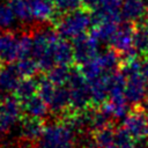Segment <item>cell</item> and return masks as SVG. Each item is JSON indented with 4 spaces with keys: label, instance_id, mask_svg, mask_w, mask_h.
<instances>
[{
    "label": "cell",
    "instance_id": "5bb4252c",
    "mask_svg": "<svg viewBox=\"0 0 148 148\" xmlns=\"http://www.w3.org/2000/svg\"><path fill=\"white\" fill-rule=\"evenodd\" d=\"M50 111L54 114H65L71 109V95L67 87H57L50 103Z\"/></svg>",
    "mask_w": 148,
    "mask_h": 148
},
{
    "label": "cell",
    "instance_id": "484cf974",
    "mask_svg": "<svg viewBox=\"0 0 148 148\" xmlns=\"http://www.w3.org/2000/svg\"><path fill=\"white\" fill-rule=\"evenodd\" d=\"M108 148H139L136 142L131 138L126 130L121 126L116 131V139Z\"/></svg>",
    "mask_w": 148,
    "mask_h": 148
},
{
    "label": "cell",
    "instance_id": "f1b7e54d",
    "mask_svg": "<svg viewBox=\"0 0 148 148\" xmlns=\"http://www.w3.org/2000/svg\"><path fill=\"white\" fill-rule=\"evenodd\" d=\"M56 12L59 14H68L81 9L83 7V0H53Z\"/></svg>",
    "mask_w": 148,
    "mask_h": 148
},
{
    "label": "cell",
    "instance_id": "836d02e7",
    "mask_svg": "<svg viewBox=\"0 0 148 148\" xmlns=\"http://www.w3.org/2000/svg\"><path fill=\"white\" fill-rule=\"evenodd\" d=\"M14 148H30L29 146H17V147H14Z\"/></svg>",
    "mask_w": 148,
    "mask_h": 148
},
{
    "label": "cell",
    "instance_id": "52a82bcc",
    "mask_svg": "<svg viewBox=\"0 0 148 148\" xmlns=\"http://www.w3.org/2000/svg\"><path fill=\"white\" fill-rule=\"evenodd\" d=\"M148 92L147 80L140 74H132L126 77V88H125V97L130 104L140 105L146 98Z\"/></svg>",
    "mask_w": 148,
    "mask_h": 148
},
{
    "label": "cell",
    "instance_id": "4dcf8cb0",
    "mask_svg": "<svg viewBox=\"0 0 148 148\" xmlns=\"http://www.w3.org/2000/svg\"><path fill=\"white\" fill-rule=\"evenodd\" d=\"M104 2L105 0H83V7H86L90 12H94L98 9Z\"/></svg>",
    "mask_w": 148,
    "mask_h": 148
},
{
    "label": "cell",
    "instance_id": "5b68a950",
    "mask_svg": "<svg viewBox=\"0 0 148 148\" xmlns=\"http://www.w3.org/2000/svg\"><path fill=\"white\" fill-rule=\"evenodd\" d=\"M22 112L21 102L15 96H7L0 103V128L9 133L20 123Z\"/></svg>",
    "mask_w": 148,
    "mask_h": 148
},
{
    "label": "cell",
    "instance_id": "44dd1931",
    "mask_svg": "<svg viewBox=\"0 0 148 148\" xmlns=\"http://www.w3.org/2000/svg\"><path fill=\"white\" fill-rule=\"evenodd\" d=\"M38 92V81L32 77H24L21 80L14 91V96L20 101L23 102Z\"/></svg>",
    "mask_w": 148,
    "mask_h": 148
},
{
    "label": "cell",
    "instance_id": "7a4b0ae2",
    "mask_svg": "<svg viewBox=\"0 0 148 148\" xmlns=\"http://www.w3.org/2000/svg\"><path fill=\"white\" fill-rule=\"evenodd\" d=\"M92 28L91 12L87 8H81L75 12L62 15L56 23V30L58 35L68 40L86 35L88 30Z\"/></svg>",
    "mask_w": 148,
    "mask_h": 148
},
{
    "label": "cell",
    "instance_id": "83f0119b",
    "mask_svg": "<svg viewBox=\"0 0 148 148\" xmlns=\"http://www.w3.org/2000/svg\"><path fill=\"white\" fill-rule=\"evenodd\" d=\"M34 40L32 35L29 32H23L18 35V59L32 57Z\"/></svg>",
    "mask_w": 148,
    "mask_h": 148
},
{
    "label": "cell",
    "instance_id": "d6a6232c",
    "mask_svg": "<svg viewBox=\"0 0 148 148\" xmlns=\"http://www.w3.org/2000/svg\"><path fill=\"white\" fill-rule=\"evenodd\" d=\"M143 27L146 29H148V8H147V13H146V16L143 18Z\"/></svg>",
    "mask_w": 148,
    "mask_h": 148
},
{
    "label": "cell",
    "instance_id": "e0dca14e",
    "mask_svg": "<svg viewBox=\"0 0 148 148\" xmlns=\"http://www.w3.org/2000/svg\"><path fill=\"white\" fill-rule=\"evenodd\" d=\"M120 22L111 21V20H105L102 21L90 29V35H92L98 42H109L112 39L113 35L116 34L118 29V24Z\"/></svg>",
    "mask_w": 148,
    "mask_h": 148
},
{
    "label": "cell",
    "instance_id": "1f68e13d",
    "mask_svg": "<svg viewBox=\"0 0 148 148\" xmlns=\"http://www.w3.org/2000/svg\"><path fill=\"white\" fill-rule=\"evenodd\" d=\"M140 74L148 81V54L140 60Z\"/></svg>",
    "mask_w": 148,
    "mask_h": 148
},
{
    "label": "cell",
    "instance_id": "cb8c5ba5",
    "mask_svg": "<svg viewBox=\"0 0 148 148\" xmlns=\"http://www.w3.org/2000/svg\"><path fill=\"white\" fill-rule=\"evenodd\" d=\"M18 74L22 77H32L36 75L37 71L39 69V65L37 60L34 57H27L17 59V62L15 64Z\"/></svg>",
    "mask_w": 148,
    "mask_h": 148
},
{
    "label": "cell",
    "instance_id": "8fae6325",
    "mask_svg": "<svg viewBox=\"0 0 148 148\" xmlns=\"http://www.w3.org/2000/svg\"><path fill=\"white\" fill-rule=\"evenodd\" d=\"M147 8L146 0H124L121 6V17L124 21H128L134 24L143 22Z\"/></svg>",
    "mask_w": 148,
    "mask_h": 148
},
{
    "label": "cell",
    "instance_id": "d6986e66",
    "mask_svg": "<svg viewBox=\"0 0 148 148\" xmlns=\"http://www.w3.org/2000/svg\"><path fill=\"white\" fill-rule=\"evenodd\" d=\"M99 64L102 65L105 73H113L117 72L118 68L121 66V59L119 52L114 49H108L97 56Z\"/></svg>",
    "mask_w": 148,
    "mask_h": 148
},
{
    "label": "cell",
    "instance_id": "9a60e30c",
    "mask_svg": "<svg viewBox=\"0 0 148 148\" xmlns=\"http://www.w3.org/2000/svg\"><path fill=\"white\" fill-rule=\"evenodd\" d=\"M21 106H22V111L27 116H31L40 119H44L50 111L47 103L39 95H34L32 97L21 102Z\"/></svg>",
    "mask_w": 148,
    "mask_h": 148
},
{
    "label": "cell",
    "instance_id": "7c38bea8",
    "mask_svg": "<svg viewBox=\"0 0 148 148\" xmlns=\"http://www.w3.org/2000/svg\"><path fill=\"white\" fill-rule=\"evenodd\" d=\"M109 75L110 73H105L97 79L88 81L91 102H92V105L95 106H99L104 104L109 98V92H110Z\"/></svg>",
    "mask_w": 148,
    "mask_h": 148
},
{
    "label": "cell",
    "instance_id": "4fadbf2b",
    "mask_svg": "<svg viewBox=\"0 0 148 148\" xmlns=\"http://www.w3.org/2000/svg\"><path fill=\"white\" fill-rule=\"evenodd\" d=\"M21 75L17 72L15 64H5L0 67V89L6 94L15 91Z\"/></svg>",
    "mask_w": 148,
    "mask_h": 148
},
{
    "label": "cell",
    "instance_id": "4316f807",
    "mask_svg": "<svg viewBox=\"0 0 148 148\" xmlns=\"http://www.w3.org/2000/svg\"><path fill=\"white\" fill-rule=\"evenodd\" d=\"M80 71L84 75V77L87 79V81H91V80L97 79L101 75L105 74V72H104V69H103V67L99 64V61H98L97 58H95V59H92V60H90V61L81 65Z\"/></svg>",
    "mask_w": 148,
    "mask_h": 148
},
{
    "label": "cell",
    "instance_id": "6da1fadb",
    "mask_svg": "<svg viewBox=\"0 0 148 148\" xmlns=\"http://www.w3.org/2000/svg\"><path fill=\"white\" fill-rule=\"evenodd\" d=\"M76 133L62 119L47 124L39 139L35 142L36 148H74Z\"/></svg>",
    "mask_w": 148,
    "mask_h": 148
},
{
    "label": "cell",
    "instance_id": "2e32d148",
    "mask_svg": "<svg viewBox=\"0 0 148 148\" xmlns=\"http://www.w3.org/2000/svg\"><path fill=\"white\" fill-rule=\"evenodd\" d=\"M31 7L34 20L45 22L53 20L56 14V7L53 0H28Z\"/></svg>",
    "mask_w": 148,
    "mask_h": 148
},
{
    "label": "cell",
    "instance_id": "30bf717a",
    "mask_svg": "<svg viewBox=\"0 0 148 148\" xmlns=\"http://www.w3.org/2000/svg\"><path fill=\"white\" fill-rule=\"evenodd\" d=\"M134 31H135L134 23L128 22V21H124L123 23H120V25H118L116 34L110 40L111 47L114 49L119 53L133 47Z\"/></svg>",
    "mask_w": 148,
    "mask_h": 148
},
{
    "label": "cell",
    "instance_id": "ba28073f",
    "mask_svg": "<svg viewBox=\"0 0 148 148\" xmlns=\"http://www.w3.org/2000/svg\"><path fill=\"white\" fill-rule=\"evenodd\" d=\"M18 59V35L9 30L0 34V64H12Z\"/></svg>",
    "mask_w": 148,
    "mask_h": 148
},
{
    "label": "cell",
    "instance_id": "ffe728a7",
    "mask_svg": "<svg viewBox=\"0 0 148 148\" xmlns=\"http://www.w3.org/2000/svg\"><path fill=\"white\" fill-rule=\"evenodd\" d=\"M116 131L112 124L92 132V142L95 148H108L116 139Z\"/></svg>",
    "mask_w": 148,
    "mask_h": 148
},
{
    "label": "cell",
    "instance_id": "f546056e",
    "mask_svg": "<svg viewBox=\"0 0 148 148\" xmlns=\"http://www.w3.org/2000/svg\"><path fill=\"white\" fill-rule=\"evenodd\" d=\"M15 14L10 8L9 3H5L0 1V28L1 29H9L15 23Z\"/></svg>",
    "mask_w": 148,
    "mask_h": 148
},
{
    "label": "cell",
    "instance_id": "603a6c76",
    "mask_svg": "<svg viewBox=\"0 0 148 148\" xmlns=\"http://www.w3.org/2000/svg\"><path fill=\"white\" fill-rule=\"evenodd\" d=\"M71 71L72 68H69V66L67 65H56L47 72V77L57 87L67 86L71 76Z\"/></svg>",
    "mask_w": 148,
    "mask_h": 148
},
{
    "label": "cell",
    "instance_id": "3957f363",
    "mask_svg": "<svg viewBox=\"0 0 148 148\" xmlns=\"http://www.w3.org/2000/svg\"><path fill=\"white\" fill-rule=\"evenodd\" d=\"M71 95V111H82L92 105L89 84L84 75L79 69H72L67 83Z\"/></svg>",
    "mask_w": 148,
    "mask_h": 148
},
{
    "label": "cell",
    "instance_id": "e575fe53",
    "mask_svg": "<svg viewBox=\"0 0 148 148\" xmlns=\"http://www.w3.org/2000/svg\"><path fill=\"white\" fill-rule=\"evenodd\" d=\"M147 128H148V117H147ZM148 139V138H147Z\"/></svg>",
    "mask_w": 148,
    "mask_h": 148
},
{
    "label": "cell",
    "instance_id": "277c9868",
    "mask_svg": "<svg viewBox=\"0 0 148 148\" xmlns=\"http://www.w3.org/2000/svg\"><path fill=\"white\" fill-rule=\"evenodd\" d=\"M147 117L148 113L141 108L136 106L126 114L123 119V127L131 135V138L136 142H142L146 138H148V128H147Z\"/></svg>",
    "mask_w": 148,
    "mask_h": 148
},
{
    "label": "cell",
    "instance_id": "9c48e42d",
    "mask_svg": "<svg viewBox=\"0 0 148 148\" xmlns=\"http://www.w3.org/2000/svg\"><path fill=\"white\" fill-rule=\"evenodd\" d=\"M45 124L43 119L27 116L18 123V135L29 143H35L43 133Z\"/></svg>",
    "mask_w": 148,
    "mask_h": 148
},
{
    "label": "cell",
    "instance_id": "7402d4cb",
    "mask_svg": "<svg viewBox=\"0 0 148 148\" xmlns=\"http://www.w3.org/2000/svg\"><path fill=\"white\" fill-rule=\"evenodd\" d=\"M8 3L18 21L23 23H30L34 20L31 7L28 0H9Z\"/></svg>",
    "mask_w": 148,
    "mask_h": 148
},
{
    "label": "cell",
    "instance_id": "8992f818",
    "mask_svg": "<svg viewBox=\"0 0 148 148\" xmlns=\"http://www.w3.org/2000/svg\"><path fill=\"white\" fill-rule=\"evenodd\" d=\"M99 42L92 35H82L73 40L74 61L79 65H83L98 56Z\"/></svg>",
    "mask_w": 148,
    "mask_h": 148
},
{
    "label": "cell",
    "instance_id": "d590c367",
    "mask_svg": "<svg viewBox=\"0 0 148 148\" xmlns=\"http://www.w3.org/2000/svg\"><path fill=\"white\" fill-rule=\"evenodd\" d=\"M146 2H147V3H148V0H146Z\"/></svg>",
    "mask_w": 148,
    "mask_h": 148
},
{
    "label": "cell",
    "instance_id": "ac0fdd59",
    "mask_svg": "<svg viewBox=\"0 0 148 148\" xmlns=\"http://www.w3.org/2000/svg\"><path fill=\"white\" fill-rule=\"evenodd\" d=\"M54 60L57 65H67L69 66L74 61V50L73 44L68 42V39H64L60 37L58 43L54 46L53 51Z\"/></svg>",
    "mask_w": 148,
    "mask_h": 148
},
{
    "label": "cell",
    "instance_id": "d4e9b609",
    "mask_svg": "<svg viewBox=\"0 0 148 148\" xmlns=\"http://www.w3.org/2000/svg\"><path fill=\"white\" fill-rule=\"evenodd\" d=\"M133 47L139 52L140 56L148 54V29H146L143 25L135 27Z\"/></svg>",
    "mask_w": 148,
    "mask_h": 148
}]
</instances>
